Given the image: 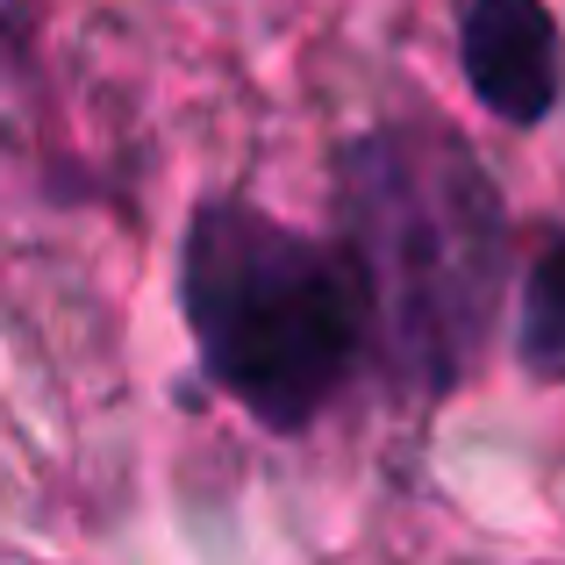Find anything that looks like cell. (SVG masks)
<instances>
[{
    "label": "cell",
    "mask_w": 565,
    "mask_h": 565,
    "mask_svg": "<svg viewBox=\"0 0 565 565\" xmlns=\"http://www.w3.org/2000/svg\"><path fill=\"white\" fill-rule=\"evenodd\" d=\"M515 359L530 380H565V236L537 250L515 294Z\"/></svg>",
    "instance_id": "277c9868"
},
{
    "label": "cell",
    "mask_w": 565,
    "mask_h": 565,
    "mask_svg": "<svg viewBox=\"0 0 565 565\" xmlns=\"http://www.w3.org/2000/svg\"><path fill=\"white\" fill-rule=\"evenodd\" d=\"M180 308L201 373L265 429H308L373 337V301L344 250L244 201H207L180 244Z\"/></svg>",
    "instance_id": "7a4b0ae2"
},
{
    "label": "cell",
    "mask_w": 565,
    "mask_h": 565,
    "mask_svg": "<svg viewBox=\"0 0 565 565\" xmlns=\"http://www.w3.org/2000/svg\"><path fill=\"white\" fill-rule=\"evenodd\" d=\"M466 79L501 122H544L558 108V22L544 0H472L458 22Z\"/></svg>",
    "instance_id": "3957f363"
},
{
    "label": "cell",
    "mask_w": 565,
    "mask_h": 565,
    "mask_svg": "<svg viewBox=\"0 0 565 565\" xmlns=\"http://www.w3.org/2000/svg\"><path fill=\"white\" fill-rule=\"evenodd\" d=\"M337 215L394 386L451 394L480 365L509 279V222L487 166L437 122L365 129L337 166Z\"/></svg>",
    "instance_id": "6da1fadb"
}]
</instances>
